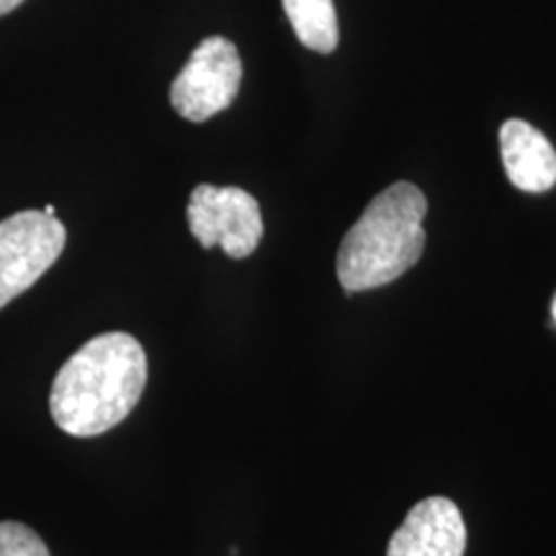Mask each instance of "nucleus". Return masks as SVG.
I'll list each match as a JSON object with an SVG mask.
<instances>
[{
	"label": "nucleus",
	"instance_id": "10",
	"mask_svg": "<svg viewBox=\"0 0 556 556\" xmlns=\"http://www.w3.org/2000/svg\"><path fill=\"white\" fill-rule=\"evenodd\" d=\"M21 3H24V0H0V16H5V13L16 11Z\"/></svg>",
	"mask_w": 556,
	"mask_h": 556
},
{
	"label": "nucleus",
	"instance_id": "6",
	"mask_svg": "<svg viewBox=\"0 0 556 556\" xmlns=\"http://www.w3.org/2000/svg\"><path fill=\"white\" fill-rule=\"evenodd\" d=\"M467 526L448 497H428L392 533L387 556H464Z\"/></svg>",
	"mask_w": 556,
	"mask_h": 556
},
{
	"label": "nucleus",
	"instance_id": "3",
	"mask_svg": "<svg viewBox=\"0 0 556 556\" xmlns=\"http://www.w3.org/2000/svg\"><path fill=\"white\" fill-rule=\"evenodd\" d=\"M65 242V225L39 208H26L0 222V309L54 266Z\"/></svg>",
	"mask_w": 556,
	"mask_h": 556
},
{
	"label": "nucleus",
	"instance_id": "7",
	"mask_svg": "<svg viewBox=\"0 0 556 556\" xmlns=\"http://www.w3.org/2000/svg\"><path fill=\"white\" fill-rule=\"evenodd\" d=\"M500 155L505 176L526 193H544L556 186V150L546 135L523 119H507L500 127Z\"/></svg>",
	"mask_w": 556,
	"mask_h": 556
},
{
	"label": "nucleus",
	"instance_id": "11",
	"mask_svg": "<svg viewBox=\"0 0 556 556\" xmlns=\"http://www.w3.org/2000/svg\"><path fill=\"white\" fill-rule=\"evenodd\" d=\"M41 212H45L47 217H54V206H45V208H41Z\"/></svg>",
	"mask_w": 556,
	"mask_h": 556
},
{
	"label": "nucleus",
	"instance_id": "12",
	"mask_svg": "<svg viewBox=\"0 0 556 556\" xmlns=\"http://www.w3.org/2000/svg\"><path fill=\"white\" fill-rule=\"evenodd\" d=\"M552 317H554V323H556V296H554V302H552Z\"/></svg>",
	"mask_w": 556,
	"mask_h": 556
},
{
	"label": "nucleus",
	"instance_id": "9",
	"mask_svg": "<svg viewBox=\"0 0 556 556\" xmlns=\"http://www.w3.org/2000/svg\"><path fill=\"white\" fill-rule=\"evenodd\" d=\"M0 556H50V548L29 526L3 520L0 523Z\"/></svg>",
	"mask_w": 556,
	"mask_h": 556
},
{
	"label": "nucleus",
	"instance_id": "5",
	"mask_svg": "<svg viewBox=\"0 0 556 556\" xmlns=\"http://www.w3.org/2000/svg\"><path fill=\"white\" fill-rule=\"evenodd\" d=\"M240 83L238 47L225 37H206L173 80L170 103L186 122L201 124L232 106Z\"/></svg>",
	"mask_w": 556,
	"mask_h": 556
},
{
	"label": "nucleus",
	"instance_id": "8",
	"mask_svg": "<svg viewBox=\"0 0 556 556\" xmlns=\"http://www.w3.org/2000/svg\"><path fill=\"white\" fill-rule=\"evenodd\" d=\"M296 39L317 54L338 50V13L332 0H281Z\"/></svg>",
	"mask_w": 556,
	"mask_h": 556
},
{
	"label": "nucleus",
	"instance_id": "2",
	"mask_svg": "<svg viewBox=\"0 0 556 556\" xmlns=\"http://www.w3.org/2000/svg\"><path fill=\"white\" fill-rule=\"evenodd\" d=\"M426 193L397 180L368 201L338 250V281L345 294L371 291L405 276L426 250Z\"/></svg>",
	"mask_w": 556,
	"mask_h": 556
},
{
	"label": "nucleus",
	"instance_id": "4",
	"mask_svg": "<svg viewBox=\"0 0 556 556\" xmlns=\"http://www.w3.org/2000/svg\"><path fill=\"white\" fill-rule=\"evenodd\" d=\"M189 229L201 248H222L229 258L242 261L263 240V214L253 193L238 186L201 184L191 191Z\"/></svg>",
	"mask_w": 556,
	"mask_h": 556
},
{
	"label": "nucleus",
	"instance_id": "1",
	"mask_svg": "<svg viewBox=\"0 0 556 556\" xmlns=\"http://www.w3.org/2000/svg\"><path fill=\"white\" fill-rule=\"evenodd\" d=\"M148 384V356L129 332H103L54 377L50 413L62 433L93 438L127 420Z\"/></svg>",
	"mask_w": 556,
	"mask_h": 556
}]
</instances>
